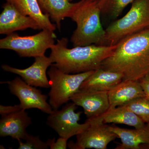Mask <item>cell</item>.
<instances>
[{"instance_id": "obj_5", "label": "cell", "mask_w": 149, "mask_h": 149, "mask_svg": "<svg viewBox=\"0 0 149 149\" xmlns=\"http://www.w3.org/2000/svg\"><path fill=\"white\" fill-rule=\"evenodd\" d=\"M95 70L69 74L52 64L47 74L51 88L49 93V102L53 109H58L70 100L71 97L80 90L83 82Z\"/></svg>"}, {"instance_id": "obj_24", "label": "cell", "mask_w": 149, "mask_h": 149, "mask_svg": "<svg viewBox=\"0 0 149 149\" xmlns=\"http://www.w3.org/2000/svg\"><path fill=\"white\" fill-rule=\"evenodd\" d=\"M22 109L20 104L13 106L0 105V114L1 115H5L13 113L19 111Z\"/></svg>"}, {"instance_id": "obj_21", "label": "cell", "mask_w": 149, "mask_h": 149, "mask_svg": "<svg viewBox=\"0 0 149 149\" xmlns=\"http://www.w3.org/2000/svg\"><path fill=\"white\" fill-rule=\"evenodd\" d=\"M137 115L145 123H149V100L141 97L123 105Z\"/></svg>"}, {"instance_id": "obj_11", "label": "cell", "mask_w": 149, "mask_h": 149, "mask_svg": "<svg viewBox=\"0 0 149 149\" xmlns=\"http://www.w3.org/2000/svg\"><path fill=\"white\" fill-rule=\"evenodd\" d=\"M70 100L83 108L87 118L102 115L110 108L108 94L106 91L80 90Z\"/></svg>"}, {"instance_id": "obj_25", "label": "cell", "mask_w": 149, "mask_h": 149, "mask_svg": "<svg viewBox=\"0 0 149 149\" xmlns=\"http://www.w3.org/2000/svg\"><path fill=\"white\" fill-rule=\"evenodd\" d=\"M146 97L149 100V74L139 80Z\"/></svg>"}, {"instance_id": "obj_16", "label": "cell", "mask_w": 149, "mask_h": 149, "mask_svg": "<svg viewBox=\"0 0 149 149\" xmlns=\"http://www.w3.org/2000/svg\"><path fill=\"white\" fill-rule=\"evenodd\" d=\"M123 74L99 68L82 83L80 90L108 92L123 80Z\"/></svg>"}, {"instance_id": "obj_18", "label": "cell", "mask_w": 149, "mask_h": 149, "mask_svg": "<svg viewBox=\"0 0 149 149\" xmlns=\"http://www.w3.org/2000/svg\"><path fill=\"white\" fill-rule=\"evenodd\" d=\"M14 6L21 13L33 18L37 22L41 29H48L54 32L56 24L52 23L50 17L43 13L37 0H6Z\"/></svg>"}, {"instance_id": "obj_13", "label": "cell", "mask_w": 149, "mask_h": 149, "mask_svg": "<svg viewBox=\"0 0 149 149\" xmlns=\"http://www.w3.org/2000/svg\"><path fill=\"white\" fill-rule=\"evenodd\" d=\"M32 124V118L25 110L1 116L0 120V136H10L17 141L25 140L29 135L27 128Z\"/></svg>"}, {"instance_id": "obj_20", "label": "cell", "mask_w": 149, "mask_h": 149, "mask_svg": "<svg viewBox=\"0 0 149 149\" xmlns=\"http://www.w3.org/2000/svg\"><path fill=\"white\" fill-rule=\"evenodd\" d=\"M135 0H97L101 14L115 19L122 13L124 8Z\"/></svg>"}, {"instance_id": "obj_12", "label": "cell", "mask_w": 149, "mask_h": 149, "mask_svg": "<svg viewBox=\"0 0 149 149\" xmlns=\"http://www.w3.org/2000/svg\"><path fill=\"white\" fill-rule=\"evenodd\" d=\"M0 15V34L8 35L15 31L31 28L40 30L37 22L21 13L13 5L7 2Z\"/></svg>"}, {"instance_id": "obj_19", "label": "cell", "mask_w": 149, "mask_h": 149, "mask_svg": "<svg viewBox=\"0 0 149 149\" xmlns=\"http://www.w3.org/2000/svg\"><path fill=\"white\" fill-rule=\"evenodd\" d=\"M102 117L105 124H124L136 128H141L146 124L137 115L124 105L109 109Z\"/></svg>"}, {"instance_id": "obj_26", "label": "cell", "mask_w": 149, "mask_h": 149, "mask_svg": "<svg viewBox=\"0 0 149 149\" xmlns=\"http://www.w3.org/2000/svg\"><path fill=\"white\" fill-rule=\"evenodd\" d=\"M94 1H96V0H94Z\"/></svg>"}, {"instance_id": "obj_10", "label": "cell", "mask_w": 149, "mask_h": 149, "mask_svg": "<svg viewBox=\"0 0 149 149\" xmlns=\"http://www.w3.org/2000/svg\"><path fill=\"white\" fill-rule=\"evenodd\" d=\"M35 58L34 63L25 69H19L6 64L2 65L1 68L6 72L19 75L28 85L35 87L50 88L47 71L48 68L53 64L52 59L45 55Z\"/></svg>"}, {"instance_id": "obj_3", "label": "cell", "mask_w": 149, "mask_h": 149, "mask_svg": "<svg viewBox=\"0 0 149 149\" xmlns=\"http://www.w3.org/2000/svg\"><path fill=\"white\" fill-rule=\"evenodd\" d=\"M101 14L97 0L78 2L70 17L77 24L70 38L74 47L100 45L105 35L101 22Z\"/></svg>"}, {"instance_id": "obj_22", "label": "cell", "mask_w": 149, "mask_h": 149, "mask_svg": "<svg viewBox=\"0 0 149 149\" xmlns=\"http://www.w3.org/2000/svg\"><path fill=\"white\" fill-rule=\"evenodd\" d=\"M26 142L23 143L21 140H18L19 149H49L47 142L42 141L40 139L39 136H34L29 134L27 139L25 140Z\"/></svg>"}, {"instance_id": "obj_23", "label": "cell", "mask_w": 149, "mask_h": 149, "mask_svg": "<svg viewBox=\"0 0 149 149\" xmlns=\"http://www.w3.org/2000/svg\"><path fill=\"white\" fill-rule=\"evenodd\" d=\"M68 139L60 137L56 141L55 139H48L47 141L48 146L51 149H66Z\"/></svg>"}, {"instance_id": "obj_8", "label": "cell", "mask_w": 149, "mask_h": 149, "mask_svg": "<svg viewBox=\"0 0 149 149\" xmlns=\"http://www.w3.org/2000/svg\"><path fill=\"white\" fill-rule=\"evenodd\" d=\"M90 125L82 133L76 136V141H70L68 147L70 149H106L108 145L118 138L116 134L103 122L102 115L88 118Z\"/></svg>"}, {"instance_id": "obj_2", "label": "cell", "mask_w": 149, "mask_h": 149, "mask_svg": "<svg viewBox=\"0 0 149 149\" xmlns=\"http://www.w3.org/2000/svg\"><path fill=\"white\" fill-rule=\"evenodd\" d=\"M68 40L63 37L52 48L50 58L53 64L65 73L76 74L95 70L113 54V46L91 45L68 48Z\"/></svg>"}, {"instance_id": "obj_1", "label": "cell", "mask_w": 149, "mask_h": 149, "mask_svg": "<svg viewBox=\"0 0 149 149\" xmlns=\"http://www.w3.org/2000/svg\"><path fill=\"white\" fill-rule=\"evenodd\" d=\"M100 67L122 73L123 80L139 81L149 74V27L120 40Z\"/></svg>"}, {"instance_id": "obj_4", "label": "cell", "mask_w": 149, "mask_h": 149, "mask_svg": "<svg viewBox=\"0 0 149 149\" xmlns=\"http://www.w3.org/2000/svg\"><path fill=\"white\" fill-rule=\"evenodd\" d=\"M149 27V0H135L122 18L110 24L100 45L113 46L129 35Z\"/></svg>"}, {"instance_id": "obj_7", "label": "cell", "mask_w": 149, "mask_h": 149, "mask_svg": "<svg viewBox=\"0 0 149 149\" xmlns=\"http://www.w3.org/2000/svg\"><path fill=\"white\" fill-rule=\"evenodd\" d=\"M77 106L73 102L66 104L61 109H53L49 114L47 124L62 138L69 139L72 136L82 133L90 126L86 120L84 123H79L83 112H76Z\"/></svg>"}, {"instance_id": "obj_9", "label": "cell", "mask_w": 149, "mask_h": 149, "mask_svg": "<svg viewBox=\"0 0 149 149\" xmlns=\"http://www.w3.org/2000/svg\"><path fill=\"white\" fill-rule=\"evenodd\" d=\"M1 83L8 84L11 93L19 100L22 109H37L48 114L53 111V109L47 102V96L43 94L40 89L28 85L21 77Z\"/></svg>"}, {"instance_id": "obj_17", "label": "cell", "mask_w": 149, "mask_h": 149, "mask_svg": "<svg viewBox=\"0 0 149 149\" xmlns=\"http://www.w3.org/2000/svg\"><path fill=\"white\" fill-rule=\"evenodd\" d=\"M71 1L37 0V1L43 13L49 15L60 30L61 21L66 17L70 18L78 4V2L72 3Z\"/></svg>"}, {"instance_id": "obj_14", "label": "cell", "mask_w": 149, "mask_h": 149, "mask_svg": "<svg viewBox=\"0 0 149 149\" xmlns=\"http://www.w3.org/2000/svg\"><path fill=\"white\" fill-rule=\"evenodd\" d=\"M110 130L121 141L115 149H141L149 146V123L141 128L126 129L116 125L109 126Z\"/></svg>"}, {"instance_id": "obj_15", "label": "cell", "mask_w": 149, "mask_h": 149, "mask_svg": "<svg viewBox=\"0 0 149 149\" xmlns=\"http://www.w3.org/2000/svg\"><path fill=\"white\" fill-rule=\"evenodd\" d=\"M110 108L123 106L146 95L139 81L123 80L108 92Z\"/></svg>"}, {"instance_id": "obj_6", "label": "cell", "mask_w": 149, "mask_h": 149, "mask_svg": "<svg viewBox=\"0 0 149 149\" xmlns=\"http://www.w3.org/2000/svg\"><path fill=\"white\" fill-rule=\"evenodd\" d=\"M56 37L54 32L46 29L31 36H20L13 32L0 40V49L14 51L21 57L36 58L45 55L55 45Z\"/></svg>"}]
</instances>
